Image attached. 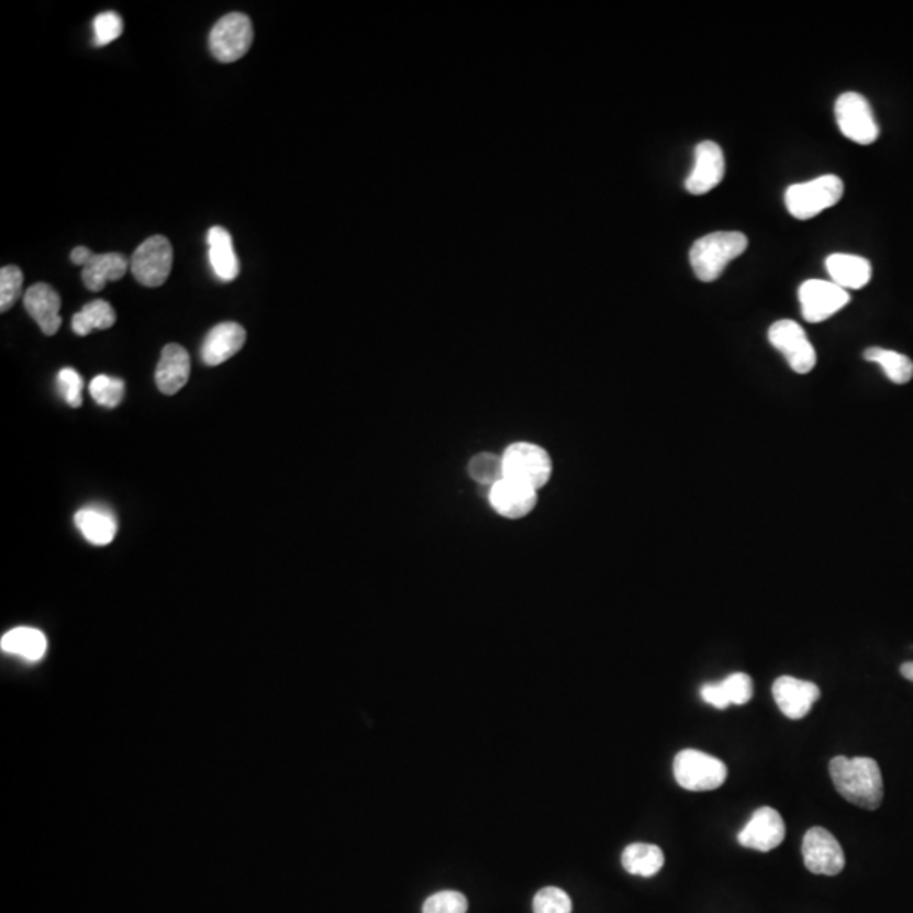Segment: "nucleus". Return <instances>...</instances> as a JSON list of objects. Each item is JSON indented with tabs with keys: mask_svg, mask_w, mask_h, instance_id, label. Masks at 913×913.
Wrapping results in <instances>:
<instances>
[{
	"mask_svg": "<svg viewBox=\"0 0 913 913\" xmlns=\"http://www.w3.org/2000/svg\"><path fill=\"white\" fill-rule=\"evenodd\" d=\"M830 773L837 792L853 805L877 811L883 802V777L873 758H847L836 756L831 759Z\"/></svg>",
	"mask_w": 913,
	"mask_h": 913,
	"instance_id": "obj_1",
	"label": "nucleus"
},
{
	"mask_svg": "<svg viewBox=\"0 0 913 913\" xmlns=\"http://www.w3.org/2000/svg\"><path fill=\"white\" fill-rule=\"evenodd\" d=\"M748 247V237L742 232H712L693 243L690 265L699 281L720 279L731 260L742 256Z\"/></svg>",
	"mask_w": 913,
	"mask_h": 913,
	"instance_id": "obj_2",
	"label": "nucleus"
},
{
	"mask_svg": "<svg viewBox=\"0 0 913 913\" xmlns=\"http://www.w3.org/2000/svg\"><path fill=\"white\" fill-rule=\"evenodd\" d=\"M843 180L836 175H825L808 183L789 187L786 193V205L790 215L799 221H809L824 210L836 205L843 199Z\"/></svg>",
	"mask_w": 913,
	"mask_h": 913,
	"instance_id": "obj_3",
	"label": "nucleus"
},
{
	"mask_svg": "<svg viewBox=\"0 0 913 913\" xmlns=\"http://www.w3.org/2000/svg\"><path fill=\"white\" fill-rule=\"evenodd\" d=\"M673 777L682 789L690 792H709L723 787L727 778V767L724 761L708 753L683 749L673 759Z\"/></svg>",
	"mask_w": 913,
	"mask_h": 913,
	"instance_id": "obj_4",
	"label": "nucleus"
},
{
	"mask_svg": "<svg viewBox=\"0 0 913 913\" xmlns=\"http://www.w3.org/2000/svg\"><path fill=\"white\" fill-rule=\"evenodd\" d=\"M504 479L528 486L538 491L547 485L552 477V459L547 452L538 445L521 444L511 445L503 455Z\"/></svg>",
	"mask_w": 913,
	"mask_h": 913,
	"instance_id": "obj_5",
	"label": "nucleus"
},
{
	"mask_svg": "<svg viewBox=\"0 0 913 913\" xmlns=\"http://www.w3.org/2000/svg\"><path fill=\"white\" fill-rule=\"evenodd\" d=\"M254 30L250 19L243 12H231L216 21L210 31V52L216 62L234 63L246 56L253 46Z\"/></svg>",
	"mask_w": 913,
	"mask_h": 913,
	"instance_id": "obj_6",
	"label": "nucleus"
},
{
	"mask_svg": "<svg viewBox=\"0 0 913 913\" xmlns=\"http://www.w3.org/2000/svg\"><path fill=\"white\" fill-rule=\"evenodd\" d=\"M834 112H836V122L840 133L853 143L868 146L880 137V125L875 119L873 109L859 93H843L836 100Z\"/></svg>",
	"mask_w": 913,
	"mask_h": 913,
	"instance_id": "obj_7",
	"label": "nucleus"
},
{
	"mask_svg": "<svg viewBox=\"0 0 913 913\" xmlns=\"http://www.w3.org/2000/svg\"><path fill=\"white\" fill-rule=\"evenodd\" d=\"M768 341L778 353L783 354L790 369L797 375H809L814 369L817 354L799 323L778 320L768 331Z\"/></svg>",
	"mask_w": 913,
	"mask_h": 913,
	"instance_id": "obj_8",
	"label": "nucleus"
},
{
	"mask_svg": "<svg viewBox=\"0 0 913 913\" xmlns=\"http://www.w3.org/2000/svg\"><path fill=\"white\" fill-rule=\"evenodd\" d=\"M172 269V247L165 235L147 237L131 257L134 278L147 288L165 285Z\"/></svg>",
	"mask_w": 913,
	"mask_h": 913,
	"instance_id": "obj_9",
	"label": "nucleus"
},
{
	"mask_svg": "<svg viewBox=\"0 0 913 913\" xmlns=\"http://www.w3.org/2000/svg\"><path fill=\"white\" fill-rule=\"evenodd\" d=\"M802 856L805 868L814 875L836 877L846 865L839 840L824 827H812L805 833Z\"/></svg>",
	"mask_w": 913,
	"mask_h": 913,
	"instance_id": "obj_10",
	"label": "nucleus"
},
{
	"mask_svg": "<svg viewBox=\"0 0 913 913\" xmlns=\"http://www.w3.org/2000/svg\"><path fill=\"white\" fill-rule=\"evenodd\" d=\"M803 319L811 323H821L843 310L851 297L836 282L809 279L799 290Z\"/></svg>",
	"mask_w": 913,
	"mask_h": 913,
	"instance_id": "obj_11",
	"label": "nucleus"
},
{
	"mask_svg": "<svg viewBox=\"0 0 913 913\" xmlns=\"http://www.w3.org/2000/svg\"><path fill=\"white\" fill-rule=\"evenodd\" d=\"M786 833V822L778 811L771 808H759L758 811L753 812L745 830L737 834V840L748 849L768 853L783 843Z\"/></svg>",
	"mask_w": 913,
	"mask_h": 913,
	"instance_id": "obj_12",
	"label": "nucleus"
},
{
	"mask_svg": "<svg viewBox=\"0 0 913 913\" xmlns=\"http://www.w3.org/2000/svg\"><path fill=\"white\" fill-rule=\"evenodd\" d=\"M771 692L781 714L793 721L805 717L821 698V689L814 682L789 676L775 680Z\"/></svg>",
	"mask_w": 913,
	"mask_h": 913,
	"instance_id": "obj_13",
	"label": "nucleus"
},
{
	"mask_svg": "<svg viewBox=\"0 0 913 913\" xmlns=\"http://www.w3.org/2000/svg\"><path fill=\"white\" fill-rule=\"evenodd\" d=\"M726 172L724 153L717 144L704 141L695 147V165L686 180V188L692 194H705L723 181Z\"/></svg>",
	"mask_w": 913,
	"mask_h": 913,
	"instance_id": "obj_14",
	"label": "nucleus"
},
{
	"mask_svg": "<svg viewBox=\"0 0 913 913\" xmlns=\"http://www.w3.org/2000/svg\"><path fill=\"white\" fill-rule=\"evenodd\" d=\"M24 307L27 313L33 316L34 322L40 325L43 334L55 335L62 327V298L56 293L55 288L49 287L46 282H37L33 285L24 294Z\"/></svg>",
	"mask_w": 913,
	"mask_h": 913,
	"instance_id": "obj_15",
	"label": "nucleus"
},
{
	"mask_svg": "<svg viewBox=\"0 0 913 913\" xmlns=\"http://www.w3.org/2000/svg\"><path fill=\"white\" fill-rule=\"evenodd\" d=\"M489 499H491L492 508L501 516L510 517V520L525 517L526 514L532 513L533 508L538 503L535 489L517 485V482L510 481V479H503V481L492 486Z\"/></svg>",
	"mask_w": 913,
	"mask_h": 913,
	"instance_id": "obj_16",
	"label": "nucleus"
},
{
	"mask_svg": "<svg viewBox=\"0 0 913 913\" xmlns=\"http://www.w3.org/2000/svg\"><path fill=\"white\" fill-rule=\"evenodd\" d=\"M246 331L235 322L219 323L207 335L202 345V359L209 366H221L243 349Z\"/></svg>",
	"mask_w": 913,
	"mask_h": 913,
	"instance_id": "obj_17",
	"label": "nucleus"
},
{
	"mask_svg": "<svg viewBox=\"0 0 913 913\" xmlns=\"http://www.w3.org/2000/svg\"><path fill=\"white\" fill-rule=\"evenodd\" d=\"M190 356L181 345L168 344L156 367V385L163 394H177L190 379Z\"/></svg>",
	"mask_w": 913,
	"mask_h": 913,
	"instance_id": "obj_18",
	"label": "nucleus"
},
{
	"mask_svg": "<svg viewBox=\"0 0 913 913\" xmlns=\"http://www.w3.org/2000/svg\"><path fill=\"white\" fill-rule=\"evenodd\" d=\"M825 268L833 282L843 290H859L871 279V265L865 257L853 254H833L825 260Z\"/></svg>",
	"mask_w": 913,
	"mask_h": 913,
	"instance_id": "obj_19",
	"label": "nucleus"
},
{
	"mask_svg": "<svg viewBox=\"0 0 913 913\" xmlns=\"http://www.w3.org/2000/svg\"><path fill=\"white\" fill-rule=\"evenodd\" d=\"M129 268L131 263L124 254H96L81 271V279L90 291H100L109 281H121Z\"/></svg>",
	"mask_w": 913,
	"mask_h": 913,
	"instance_id": "obj_20",
	"label": "nucleus"
},
{
	"mask_svg": "<svg viewBox=\"0 0 913 913\" xmlns=\"http://www.w3.org/2000/svg\"><path fill=\"white\" fill-rule=\"evenodd\" d=\"M207 241H209L210 265H212L216 278L225 282L234 281L241 272V266H238L234 244H232V237L227 229L215 225V227L210 229Z\"/></svg>",
	"mask_w": 913,
	"mask_h": 913,
	"instance_id": "obj_21",
	"label": "nucleus"
},
{
	"mask_svg": "<svg viewBox=\"0 0 913 913\" xmlns=\"http://www.w3.org/2000/svg\"><path fill=\"white\" fill-rule=\"evenodd\" d=\"M75 525L87 542L105 547L118 535V520L102 508H83L75 514Z\"/></svg>",
	"mask_w": 913,
	"mask_h": 913,
	"instance_id": "obj_22",
	"label": "nucleus"
},
{
	"mask_svg": "<svg viewBox=\"0 0 913 913\" xmlns=\"http://www.w3.org/2000/svg\"><path fill=\"white\" fill-rule=\"evenodd\" d=\"M2 652L24 660L37 661L45 657L48 639L36 627H14L2 636Z\"/></svg>",
	"mask_w": 913,
	"mask_h": 913,
	"instance_id": "obj_23",
	"label": "nucleus"
},
{
	"mask_svg": "<svg viewBox=\"0 0 913 913\" xmlns=\"http://www.w3.org/2000/svg\"><path fill=\"white\" fill-rule=\"evenodd\" d=\"M621 862L627 873L635 877L652 878L660 873L665 865L664 851L655 844H630L621 856Z\"/></svg>",
	"mask_w": 913,
	"mask_h": 913,
	"instance_id": "obj_24",
	"label": "nucleus"
},
{
	"mask_svg": "<svg viewBox=\"0 0 913 913\" xmlns=\"http://www.w3.org/2000/svg\"><path fill=\"white\" fill-rule=\"evenodd\" d=\"M118 315L111 304L103 300L90 301L85 304L80 312L75 313L71 320V329L75 334L85 337L93 331H107L114 325Z\"/></svg>",
	"mask_w": 913,
	"mask_h": 913,
	"instance_id": "obj_25",
	"label": "nucleus"
},
{
	"mask_svg": "<svg viewBox=\"0 0 913 913\" xmlns=\"http://www.w3.org/2000/svg\"><path fill=\"white\" fill-rule=\"evenodd\" d=\"M865 359L869 363L880 364L887 378L895 385H906V382L912 381L913 363L905 354L881 349V347H869L865 353Z\"/></svg>",
	"mask_w": 913,
	"mask_h": 913,
	"instance_id": "obj_26",
	"label": "nucleus"
},
{
	"mask_svg": "<svg viewBox=\"0 0 913 913\" xmlns=\"http://www.w3.org/2000/svg\"><path fill=\"white\" fill-rule=\"evenodd\" d=\"M469 474L474 481L489 485L492 488L506 477L504 476L503 455L488 454V452L476 455L469 463Z\"/></svg>",
	"mask_w": 913,
	"mask_h": 913,
	"instance_id": "obj_27",
	"label": "nucleus"
},
{
	"mask_svg": "<svg viewBox=\"0 0 913 913\" xmlns=\"http://www.w3.org/2000/svg\"><path fill=\"white\" fill-rule=\"evenodd\" d=\"M125 385L122 379L100 375L90 382V394L100 407L115 408L124 398Z\"/></svg>",
	"mask_w": 913,
	"mask_h": 913,
	"instance_id": "obj_28",
	"label": "nucleus"
},
{
	"mask_svg": "<svg viewBox=\"0 0 913 913\" xmlns=\"http://www.w3.org/2000/svg\"><path fill=\"white\" fill-rule=\"evenodd\" d=\"M24 276L18 266H4L0 269V310L8 312L21 298Z\"/></svg>",
	"mask_w": 913,
	"mask_h": 913,
	"instance_id": "obj_29",
	"label": "nucleus"
},
{
	"mask_svg": "<svg viewBox=\"0 0 913 913\" xmlns=\"http://www.w3.org/2000/svg\"><path fill=\"white\" fill-rule=\"evenodd\" d=\"M533 913H572V900L560 888H542L533 899Z\"/></svg>",
	"mask_w": 913,
	"mask_h": 913,
	"instance_id": "obj_30",
	"label": "nucleus"
},
{
	"mask_svg": "<svg viewBox=\"0 0 913 913\" xmlns=\"http://www.w3.org/2000/svg\"><path fill=\"white\" fill-rule=\"evenodd\" d=\"M469 902L460 891H438L423 903V913H467Z\"/></svg>",
	"mask_w": 913,
	"mask_h": 913,
	"instance_id": "obj_31",
	"label": "nucleus"
},
{
	"mask_svg": "<svg viewBox=\"0 0 913 913\" xmlns=\"http://www.w3.org/2000/svg\"><path fill=\"white\" fill-rule=\"evenodd\" d=\"M122 31H124V23L118 12H102L93 21V33H96L93 43L96 46L111 45L112 41L121 37Z\"/></svg>",
	"mask_w": 913,
	"mask_h": 913,
	"instance_id": "obj_32",
	"label": "nucleus"
},
{
	"mask_svg": "<svg viewBox=\"0 0 913 913\" xmlns=\"http://www.w3.org/2000/svg\"><path fill=\"white\" fill-rule=\"evenodd\" d=\"M721 686H723L724 693H726L727 701L731 704L745 705L751 701L753 680L748 673L737 671V673H733V676L721 680Z\"/></svg>",
	"mask_w": 913,
	"mask_h": 913,
	"instance_id": "obj_33",
	"label": "nucleus"
},
{
	"mask_svg": "<svg viewBox=\"0 0 913 913\" xmlns=\"http://www.w3.org/2000/svg\"><path fill=\"white\" fill-rule=\"evenodd\" d=\"M59 391L63 398L70 404L71 408L81 407V391H83V379L75 369L65 367L58 375Z\"/></svg>",
	"mask_w": 913,
	"mask_h": 913,
	"instance_id": "obj_34",
	"label": "nucleus"
},
{
	"mask_svg": "<svg viewBox=\"0 0 913 913\" xmlns=\"http://www.w3.org/2000/svg\"><path fill=\"white\" fill-rule=\"evenodd\" d=\"M701 698L704 699L705 704L715 709H727L731 705L721 682L704 683L701 689Z\"/></svg>",
	"mask_w": 913,
	"mask_h": 913,
	"instance_id": "obj_35",
	"label": "nucleus"
},
{
	"mask_svg": "<svg viewBox=\"0 0 913 913\" xmlns=\"http://www.w3.org/2000/svg\"><path fill=\"white\" fill-rule=\"evenodd\" d=\"M93 256H96V254H93L89 247H75V249L71 250V263L77 266H83L85 268V266L89 265L90 259H92Z\"/></svg>",
	"mask_w": 913,
	"mask_h": 913,
	"instance_id": "obj_36",
	"label": "nucleus"
},
{
	"mask_svg": "<svg viewBox=\"0 0 913 913\" xmlns=\"http://www.w3.org/2000/svg\"><path fill=\"white\" fill-rule=\"evenodd\" d=\"M900 671H902V676L905 677L906 680L913 682V661H906L900 667Z\"/></svg>",
	"mask_w": 913,
	"mask_h": 913,
	"instance_id": "obj_37",
	"label": "nucleus"
}]
</instances>
